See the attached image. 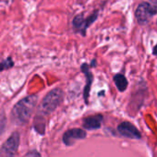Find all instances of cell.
<instances>
[{
  "label": "cell",
  "instance_id": "4",
  "mask_svg": "<svg viewBox=\"0 0 157 157\" xmlns=\"http://www.w3.org/2000/svg\"><path fill=\"white\" fill-rule=\"evenodd\" d=\"M156 13L155 8H153L151 4L143 2L136 10V19L140 24H146Z\"/></svg>",
  "mask_w": 157,
  "mask_h": 157
},
{
  "label": "cell",
  "instance_id": "11",
  "mask_svg": "<svg viewBox=\"0 0 157 157\" xmlns=\"http://www.w3.org/2000/svg\"><path fill=\"white\" fill-rule=\"evenodd\" d=\"M82 70L86 74V76H87V78H88V84H87V86H86V88H85V93H84V96H85V100H86V102H87V98H88V94H89V89H90V87H91V82H92V78H90L89 80V78L90 77H92V74H91V72H89V70H88V67H87V65L86 64H83L82 66Z\"/></svg>",
  "mask_w": 157,
  "mask_h": 157
},
{
  "label": "cell",
  "instance_id": "10",
  "mask_svg": "<svg viewBox=\"0 0 157 157\" xmlns=\"http://www.w3.org/2000/svg\"><path fill=\"white\" fill-rule=\"evenodd\" d=\"M33 126H34V128L36 129V131H38V132L41 133L42 135L44 134L45 125H44V118H43V117H36L35 119H34Z\"/></svg>",
  "mask_w": 157,
  "mask_h": 157
},
{
  "label": "cell",
  "instance_id": "13",
  "mask_svg": "<svg viewBox=\"0 0 157 157\" xmlns=\"http://www.w3.org/2000/svg\"><path fill=\"white\" fill-rule=\"evenodd\" d=\"M6 122H7L6 117H4V116L0 117V134L4 131V129L6 128Z\"/></svg>",
  "mask_w": 157,
  "mask_h": 157
},
{
  "label": "cell",
  "instance_id": "8",
  "mask_svg": "<svg viewBox=\"0 0 157 157\" xmlns=\"http://www.w3.org/2000/svg\"><path fill=\"white\" fill-rule=\"evenodd\" d=\"M103 117L101 115H94L86 117L83 120V127L87 129H97L101 127Z\"/></svg>",
  "mask_w": 157,
  "mask_h": 157
},
{
  "label": "cell",
  "instance_id": "2",
  "mask_svg": "<svg viewBox=\"0 0 157 157\" xmlns=\"http://www.w3.org/2000/svg\"><path fill=\"white\" fill-rule=\"evenodd\" d=\"M64 94L60 89H55L49 92L42 101L40 110L44 114H50L54 112L63 100Z\"/></svg>",
  "mask_w": 157,
  "mask_h": 157
},
{
  "label": "cell",
  "instance_id": "3",
  "mask_svg": "<svg viewBox=\"0 0 157 157\" xmlns=\"http://www.w3.org/2000/svg\"><path fill=\"white\" fill-rule=\"evenodd\" d=\"M21 135L19 132H13L0 147V157H15L20 145Z\"/></svg>",
  "mask_w": 157,
  "mask_h": 157
},
{
  "label": "cell",
  "instance_id": "5",
  "mask_svg": "<svg viewBox=\"0 0 157 157\" xmlns=\"http://www.w3.org/2000/svg\"><path fill=\"white\" fill-rule=\"evenodd\" d=\"M86 137V132L81 128H72L66 131L63 135V141L67 146H71L77 140H82Z\"/></svg>",
  "mask_w": 157,
  "mask_h": 157
},
{
  "label": "cell",
  "instance_id": "14",
  "mask_svg": "<svg viewBox=\"0 0 157 157\" xmlns=\"http://www.w3.org/2000/svg\"><path fill=\"white\" fill-rule=\"evenodd\" d=\"M24 157H42V156L37 151H30L29 152L26 153Z\"/></svg>",
  "mask_w": 157,
  "mask_h": 157
},
{
  "label": "cell",
  "instance_id": "12",
  "mask_svg": "<svg viewBox=\"0 0 157 157\" xmlns=\"http://www.w3.org/2000/svg\"><path fill=\"white\" fill-rule=\"evenodd\" d=\"M14 66V61L12 57L9 56L6 59L0 61V71H3L5 69H10Z\"/></svg>",
  "mask_w": 157,
  "mask_h": 157
},
{
  "label": "cell",
  "instance_id": "6",
  "mask_svg": "<svg viewBox=\"0 0 157 157\" xmlns=\"http://www.w3.org/2000/svg\"><path fill=\"white\" fill-rule=\"evenodd\" d=\"M117 129L119 133L124 137L129 139H140V131L129 122H122L121 124H119Z\"/></svg>",
  "mask_w": 157,
  "mask_h": 157
},
{
  "label": "cell",
  "instance_id": "15",
  "mask_svg": "<svg viewBox=\"0 0 157 157\" xmlns=\"http://www.w3.org/2000/svg\"><path fill=\"white\" fill-rule=\"evenodd\" d=\"M153 54L154 55H157V45L154 47V49H153Z\"/></svg>",
  "mask_w": 157,
  "mask_h": 157
},
{
  "label": "cell",
  "instance_id": "9",
  "mask_svg": "<svg viewBox=\"0 0 157 157\" xmlns=\"http://www.w3.org/2000/svg\"><path fill=\"white\" fill-rule=\"evenodd\" d=\"M114 81H115V83H116L117 88L120 92H124L126 90V88L128 87V81H127V78L123 75H121V74H117L114 77Z\"/></svg>",
  "mask_w": 157,
  "mask_h": 157
},
{
  "label": "cell",
  "instance_id": "1",
  "mask_svg": "<svg viewBox=\"0 0 157 157\" xmlns=\"http://www.w3.org/2000/svg\"><path fill=\"white\" fill-rule=\"evenodd\" d=\"M37 101L36 95H30L20 100L11 110V120L17 125L26 124L33 113Z\"/></svg>",
  "mask_w": 157,
  "mask_h": 157
},
{
  "label": "cell",
  "instance_id": "7",
  "mask_svg": "<svg viewBox=\"0 0 157 157\" xmlns=\"http://www.w3.org/2000/svg\"><path fill=\"white\" fill-rule=\"evenodd\" d=\"M96 19V14H94L92 18H88V19H84L83 16L82 14L78 15L74 18L73 20V26H74V29H76L77 31H81V32H83L85 31V29L93 22L94 21V20Z\"/></svg>",
  "mask_w": 157,
  "mask_h": 157
}]
</instances>
